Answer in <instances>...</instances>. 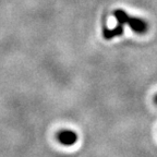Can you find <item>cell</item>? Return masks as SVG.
I'll return each mask as SVG.
<instances>
[{
  "instance_id": "1",
  "label": "cell",
  "mask_w": 157,
  "mask_h": 157,
  "mask_svg": "<svg viewBox=\"0 0 157 157\" xmlns=\"http://www.w3.org/2000/svg\"><path fill=\"white\" fill-rule=\"evenodd\" d=\"M113 15H115L116 20H117V23L123 25L125 24L129 25L131 29H132L134 33L137 34H145V33L148 31V24L146 23V21L141 17H131L124 10L122 9H117L113 11Z\"/></svg>"
},
{
  "instance_id": "2",
  "label": "cell",
  "mask_w": 157,
  "mask_h": 157,
  "mask_svg": "<svg viewBox=\"0 0 157 157\" xmlns=\"http://www.w3.org/2000/svg\"><path fill=\"white\" fill-rule=\"evenodd\" d=\"M57 141H58L60 144L64 145V146H72L78 142V134L74 132L73 130H68V129H64V130H60L56 135Z\"/></svg>"
},
{
  "instance_id": "3",
  "label": "cell",
  "mask_w": 157,
  "mask_h": 157,
  "mask_svg": "<svg viewBox=\"0 0 157 157\" xmlns=\"http://www.w3.org/2000/svg\"><path fill=\"white\" fill-rule=\"evenodd\" d=\"M123 34V25L117 23V26L115 29H107V27H103V36L105 39H113L115 37H119Z\"/></svg>"
},
{
  "instance_id": "4",
  "label": "cell",
  "mask_w": 157,
  "mask_h": 157,
  "mask_svg": "<svg viewBox=\"0 0 157 157\" xmlns=\"http://www.w3.org/2000/svg\"><path fill=\"white\" fill-rule=\"evenodd\" d=\"M154 101H155V104H157V94L155 95V97H154Z\"/></svg>"
}]
</instances>
